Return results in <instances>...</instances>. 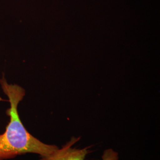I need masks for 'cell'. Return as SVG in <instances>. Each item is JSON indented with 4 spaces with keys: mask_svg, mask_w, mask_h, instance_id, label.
Wrapping results in <instances>:
<instances>
[{
    "mask_svg": "<svg viewBox=\"0 0 160 160\" xmlns=\"http://www.w3.org/2000/svg\"><path fill=\"white\" fill-rule=\"evenodd\" d=\"M1 88L8 97L10 104L6 114L10 121L6 131L0 135V160L14 158L18 155L33 153L40 157L50 154L59 147L40 141L31 135L26 129L18 112V105L25 96V90L17 84H8L4 74L0 80Z\"/></svg>",
    "mask_w": 160,
    "mask_h": 160,
    "instance_id": "6da1fadb",
    "label": "cell"
},
{
    "mask_svg": "<svg viewBox=\"0 0 160 160\" xmlns=\"http://www.w3.org/2000/svg\"><path fill=\"white\" fill-rule=\"evenodd\" d=\"M80 139V137H72L61 148H58L50 154L41 157L39 160H85L87 155L92 151V146L82 149L73 147Z\"/></svg>",
    "mask_w": 160,
    "mask_h": 160,
    "instance_id": "7a4b0ae2",
    "label": "cell"
},
{
    "mask_svg": "<svg viewBox=\"0 0 160 160\" xmlns=\"http://www.w3.org/2000/svg\"><path fill=\"white\" fill-rule=\"evenodd\" d=\"M119 154L113 149L109 148L104 151L102 160H118Z\"/></svg>",
    "mask_w": 160,
    "mask_h": 160,
    "instance_id": "3957f363",
    "label": "cell"
}]
</instances>
